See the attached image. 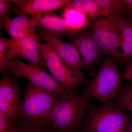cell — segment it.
<instances>
[{
  "label": "cell",
  "mask_w": 132,
  "mask_h": 132,
  "mask_svg": "<svg viewBox=\"0 0 132 132\" xmlns=\"http://www.w3.org/2000/svg\"><path fill=\"white\" fill-rule=\"evenodd\" d=\"M70 0H28L24 6L18 9L19 15H31V16L52 12L64 7L69 4Z\"/></svg>",
  "instance_id": "14"
},
{
  "label": "cell",
  "mask_w": 132,
  "mask_h": 132,
  "mask_svg": "<svg viewBox=\"0 0 132 132\" xmlns=\"http://www.w3.org/2000/svg\"><path fill=\"white\" fill-rule=\"evenodd\" d=\"M69 39L82 59L83 68L94 66L104 54L88 30L79 31Z\"/></svg>",
  "instance_id": "11"
},
{
  "label": "cell",
  "mask_w": 132,
  "mask_h": 132,
  "mask_svg": "<svg viewBox=\"0 0 132 132\" xmlns=\"http://www.w3.org/2000/svg\"><path fill=\"white\" fill-rule=\"evenodd\" d=\"M59 99L52 92L28 81L18 111V120L20 121V126L40 128L49 125L50 114Z\"/></svg>",
  "instance_id": "1"
},
{
  "label": "cell",
  "mask_w": 132,
  "mask_h": 132,
  "mask_svg": "<svg viewBox=\"0 0 132 132\" xmlns=\"http://www.w3.org/2000/svg\"><path fill=\"white\" fill-rule=\"evenodd\" d=\"M13 132H49L46 128H30L24 127L20 126H17Z\"/></svg>",
  "instance_id": "23"
},
{
  "label": "cell",
  "mask_w": 132,
  "mask_h": 132,
  "mask_svg": "<svg viewBox=\"0 0 132 132\" xmlns=\"http://www.w3.org/2000/svg\"><path fill=\"white\" fill-rule=\"evenodd\" d=\"M68 5L88 16L92 22L101 16H108L95 0H73Z\"/></svg>",
  "instance_id": "15"
},
{
  "label": "cell",
  "mask_w": 132,
  "mask_h": 132,
  "mask_svg": "<svg viewBox=\"0 0 132 132\" xmlns=\"http://www.w3.org/2000/svg\"><path fill=\"white\" fill-rule=\"evenodd\" d=\"M95 1L108 16L121 15L123 13H128V11L121 4L120 0H95Z\"/></svg>",
  "instance_id": "18"
},
{
  "label": "cell",
  "mask_w": 132,
  "mask_h": 132,
  "mask_svg": "<svg viewBox=\"0 0 132 132\" xmlns=\"http://www.w3.org/2000/svg\"><path fill=\"white\" fill-rule=\"evenodd\" d=\"M39 44L35 34L22 39L9 38L7 41L11 59H24L31 66L43 69L47 67L40 51Z\"/></svg>",
  "instance_id": "8"
},
{
  "label": "cell",
  "mask_w": 132,
  "mask_h": 132,
  "mask_svg": "<svg viewBox=\"0 0 132 132\" xmlns=\"http://www.w3.org/2000/svg\"><path fill=\"white\" fill-rule=\"evenodd\" d=\"M128 14H130V16H131V17L132 18V11H130V12L128 13Z\"/></svg>",
  "instance_id": "28"
},
{
  "label": "cell",
  "mask_w": 132,
  "mask_h": 132,
  "mask_svg": "<svg viewBox=\"0 0 132 132\" xmlns=\"http://www.w3.org/2000/svg\"><path fill=\"white\" fill-rule=\"evenodd\" d=\"M79 132H123L130 121L126 109L116 102L89 105Z\"/></svg>",
  "instance_id": "3"
},
{
  "label": "cell",
  "mask_w": 132,
  "mask_h": 132,
  "mask_svg": "<svg viewBox=\"0 0 132 132\" xmlns=\"http://www.w3.org/2000/svg\"><path fill=\"white\" fill-rule=\"evenodd\" d=\"M36 24L34 21L27 15L20 14L13 18H7L4 26L5 30L12 29L16 31H27L35 34Z\"/></svg>",
  "instance_id": "17"
},
{
  "label": "cell",
  "mask_w": 132,
  "mask_h": 132,
  "mask_svg": "<svg viewBox=\"0 0 132 132\" xmlns=\"http://www.w3.org/2000/svg\"><path fill=\"white\" fill-rule=\"evenodd\" d=\"M114 99L126 110L132 113V85L121 84Z\"/></svg>",
  "instance_id": "19"
},
{
  "label": "cell",
  "mask_w": 132,
  "mask_h": 132,
  "mask_svg": "<svg viewBox=\"0 0 132 132\" xmlns=\"http://www.w3.org/2000/svg\"><path fill=\"white\" fill-rule=\"evenodd\" d=\"M121 76L113 60L106 58L100 64L97 74L83 92L91 100L109 101L118 93Z\"/></svg>",
  "instance_id": "4"
},
{
  "label": "cell",
  "mask_w": 132,
  "mask_h": 132,
  "mask_svg": "<svg viewBox=\"0 0 132 132\" xmlns=\"http://www.w3.org/2000/svg\"><path fill=\"white\" fill-rule=\"evenodd\" d=\"M12 4H14L18 8V9L22 7L25 5L27 1L23 0H8Z\"/></svg>",
  "instance_id": "26"
},
{
  "label": "cell",
  "mask_w": 132,
  "mask_h": 132,
  "mask_svg": "<svg viewBox=\"0 0 132 132\" xmlns=\"http://www.w3.org/2000/svg\"><path fill=\"white\" fill-rule=\"evenodd\" d=\"M90 26V34L104 54L120 62L119 34L108 16H102L95 20Z\"/></svg>",
  "instance_id": "7"
},
{
  "label": "cell",
  "mask_w": 132,
  "mask_h": 132,
  "mask_svg": "<svg viewBox=\"0 0 132 132\" xmlns=\"http://www.w3.org/2000/svg\"><path fill=\"white\" fill-rule=\"evenodd\" d=\"M91 100L84 92L72 91L55 104L49 125L57 132L78 131L88 110Z\"/></svg>",
  "instance_id": "2"
},
{
  "label": "cell",
  "mask_w": 132,
  "mask_h": 132,
  "mask_svg": "<svg viewBox=\"0 0 132 132\" xmlns=\"http://www.w3.org/2000/svg\"><path fill=\"white\" fill-rule=\"evenodd\" d=\"M18 8L13 5L8 0H0V27L3 28L6 20L8 18V15L10 12L16 13Z\"/></svg>",
  "instance_id": "21"
},
{
  "label": "cell",
  "mask_w": 132,
  "mask_h": 132,
  "mask_svg": "<svg viewBox=\"0 0 132 132\" xmlns=\"http://www.w3.org/2000/svg\"><path fill=\"white\" fill-rule=\"evenodd\" d=\"M7 38L0 39V72L2 75L8 72L9 66L12 59L10 56L7 45Z\"/></svg>",
  "instance_id": "20"
},
{
  "label": "cell",
  "mask_w": 132,
  "mask_h": 132,
  "mask_svg": "<svg viewBox=\"0 0 132 132\" xmlns=\"http://www.w3.org/2000/svg\"><path fill=\"white\" fill-rule=\"evenodd\" d=\"M62 16L69 26L78 31L86 29L90 25L87 16L68 4L64 7Z\"/></svg>",
  "instance_id": "16"
},
{
  "label": "cell",
  "mask_w": 132,
  "mask_h": 132,
  "mask_svg": "<svg viewBox=\"0 0 132 132\" xmlns=\"http://www.w3.org/2000/svg\"><path fill=\"white\" fill-rule=\"evenodd\" d=\"M118 29L120 38L119 47L120 62L128 63L132 61V18L123 16H108Z\"/></svg>",
  "instance_id": "12"
},
{
  "label": "cell",
  "mask_w": 132,
  "mask_h": 132,
  "mask_svg": "<svg viewBox=\"0 0 132 132\" xmlns=\"http://www.w3.org/2000/svg\"><path fill=\"white\" fill-rule=\"evenodd\" d=\"M122 76L132 81V61L128 63Z\"/></svg>",
  "instance_id": "24"
},
{
  "label": "cell",
  "mask_w": 132,
  "mask_h": 132,
  "mask_svg": "<svg viewBox=\"0 0 132 132\" xmlns=\"http://www.w3.org/2000/svg\"><path fill=\"white\" fill-rule=\"evenodd\" d=\"M17 126L16 121L0 113V132H13Z\"/></svg>",
  "instance_id": "22"
},
{
  "label": "cell",
  "mask_w": 132,
  "mask_h": 132,
  "mask_svg": "<svg viewBox=\"0 0 132 132\" xmlns=\"http://www.w3.org/2000/svg\"><path fill=\"white\" fill-rule=\"evenodd\" d=\"M79 132L78 131H77V132Z\"/></svg>",
  "instance_id": "29"
},
{
  "label": "cell",
  "mask_w": 132,
  "mask_h": 132,
  "mask_svg": "<svg viewBox=\"0 0 132 132\" xmlns=\"http://www.w3.org/2000/svg\"><path fill=\"white\" fill-rule=\"evenodd\" d=\"M39 34L46 43L50 45L67 67L78 73H82V60L78 50L72 43L65 42L60 35L45 29L39 31Z\"/></svg>",
  "instance_id": "9"
},
{
  "label": "cell",
  "mask_w": 132,
  "mask_h": 132,
  "mask_svg": "<svg viewBox=\"0 0 132 132\" xmlns=\"http://www.w3.org/2000/svg\"><path fill=\"white\" fill-rule=\"evenodd\" d=\"M8 72L18 79L21 78H27L29 82L36 86L52 92L60 99L69 93L52 76L43 69L16 59H13L10 61Z\"/></svg>",
  "instance_id": "6"
},
{
  "label": "cell",
  "mask_w": 132,
  "mask_h": 132,
  "mask_svg": "<svg viewBox=\"0 0 132 132\" xmlns=\"http://www.w3.org/2000/svg\"><path fill=\"white\" fill-rule=\"evenodd\" d=\"M31 18L35 22L36 27L60 35H63L69 39L79 32L69 26L62 17L52 12L32 15Z\"/></svg>",
  "instance_id": "13"
},
{
  "label": "cell",
  "mask_w": 132,
  "mask_h": 132,
  "mask_svg": "<svg viewBox=\"0 0 132 132\" xmlns=\"http://www.w3.org/2000/svg\"><path fill=\"white\" fill-rule=\"evenodd\" d=\"M39 47L52 76L69 93L86 84L82 73L68 69L50 45L46 43H40Z\"/></svg>",
  "instance_id": "5"
},
{
  "label": "cell",
  "mask_w": 132,
  "mask_h": 132,
  "mask_svg": "<svg viewBox=\"0 0 132 132\" xmlns=\"http://www.w3.org/2000/svg\"><path fill=\"white\" fill-rule=\"evenodd\" d=\"M122 5L128 11V13L130 11H132V0H120Z\"/></svg>",
  "instance_id": "25"
},
{
  "label": "cell",
  "mask_w": 132,
  "mask_h": 132,
  "mask_svg": "<svg viewBox=\"0 0 132 132\" xmlns=\"http://www.w3.org/2000/svg\"><path fill=\"white\" fill-rule=\"evenodd\" d=\"M123 132H132V121H129Z\"/></svg>",
  "instance_id": "27"
},
{
  "label": "cell",
  "mask_w": 132,
  "mask_h": 132,
  "mask_svg": "<svg viewBox=\"0 0 132 132\" xmlns=\"http://www.w3.org/2000/svg\"><path fill=\"white\" fill-rule=\"evenodd\" d=\"M18 79L6 75L0 80V113L16 121L20 102V86Z\"/></svg>",
  "instance_id": "10"
}]
</instances>
